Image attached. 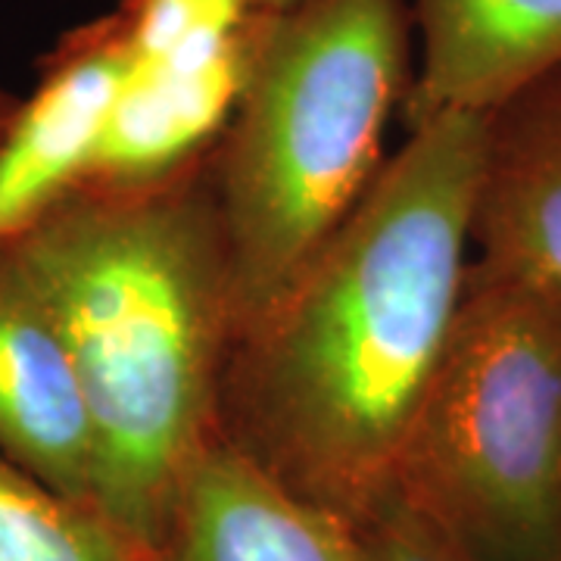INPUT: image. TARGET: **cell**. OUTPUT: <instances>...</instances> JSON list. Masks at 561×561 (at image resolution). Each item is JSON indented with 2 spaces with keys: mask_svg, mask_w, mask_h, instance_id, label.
Masks as SVG:
<instances>
[{
  "mask_svg": "<svg viewBox=\"0 0 561 561\" xmlns=\"http://www.w3.org/2000/svg\"><path fill=\"white\" fill-rule=\"evenodd\" d=\"M486 122L412 125L334 241L231 350L221 437L356 527L393 486L461 306Z\"/></svg>",
  "mask_w": 561,
  "mask_h": 561,
  "instance_id": "6da1fadb",
  "label": "cell"
},
{
  "mask_svg": "<svg viewBox=\"0 0 561 561\" xmlns=\"http://www.w3.org/2000/svg\"><path fill=\"white\" fill-rule=\"evenodd\" d=\"M209 153L162 179L84 181L10 241L79 371L91 500L150 559L187 471L221 434L238 341Z\"/></svg>",
  "mask_w": 561,
  "mask_h": 561,
  "instance_id": "7a4b0ae2",
  "label": "cell"
},
{
  "mask_svg": "<svg viewBox=\"0 0 561 561\" xmlns=\"http://www.w3.org/2000/svg\"><path fill=\"white\" fill-rule=\"evenodd\" d=\"M409 22L405 0H297L262 25L209 153L238 341L278 309L381 175L387 125L412 88Z\"/></svg>",
  "mask_w": 561,
  "mask_h": 561,
  "instance_id": "3957f363",
  "label": "cell"
},
{
  "mask_svg": "<svg viewBox=\"0 0 561 561\" xmlns=\"http://www.w3.org/2000/svg\"><path fill=\"white\" fill-rule=\"evenodd\" d=\"M387 496L483 561H561V300L468 265Z\"/></svg>",
  "mask_w": 561,
  "mask_h": 561,
  "instance_id": "277c9868",
  "label": "cell"
},
{
  "mask_svg": "<svg viewBox=\"0 0 561 561\" xmlns=\"http://www.w3.org/2000/svg\"><path fill=\"white\" fill-rule=\"evenodd\" d=\"M131 66L116 13L69 32L44 57L32 98H20L0 135V243L91 179Z\"/></svg>",
  "mask_w": 561,
  "mask_h": 561,
  "instance_id": "5b68a950",
  "label": "cell"
},
{
  "mask_svg": "<svg viewBox=\"0 0 561 561\" xmlns=\"http://www.w3.org/2000/svg\"><path fill=\"white\" fill-rule=\"evenodd\" d=\"M0 456L94 505V427L79 371L13 243H0Z\"/></svg>",
  "mask_w": 561,
  "mask_h": 561,
  "instance_id": "8992f818",
  "label": "cell"
},
{
  "mask_svg": "<svg viewBox=\"0 0 561 561\" xmlns=\"http://www.w3.org/2000/svg\"><path fill=\"white\" fill-rule=\"evenodd\" d=\"M153 561H375L359 527L216 437L181 483Z\"/></svg>",
  "mask_w": 561,
  "mask_h": 561,
  "instance_id": "52a82bcc",
  "label": "cell"
},
{
  "mask_svg": "<svg viewBox=\"0 0 561 561\" xmlns=\"http://www.w3.org/2000/svg\"><path fill=\"white\" fill-rule=\"evenodd\" d=\"M471 265L561 300V72L486 122Z\"/></svg>",
  "mask_w": 561,
  "mask_h": 561,
  "instance_id": "ba28073f",
  "label": "cell"
},
{
  "mask_svg": "<svg viewBox=\"0 0 561 561\" xmlns=\"http://www.w3.org/2000/svg\"><path fill=\"white\" fill-rule=\"evenodd\" d=\"M421 62L402 103L405 125L493 116L561 72V0H415Z\"/></svg>",
  "mask_w": 561,
  "mask_h": 561,
  "instance_id": "9c48e42d",
  "label": "cell"
},
{
  "mask_svg": "<svg viewBox=\"0 0 561 561\" xmlns=\"http://www.w3.org/2000/svg\"><path fill=\"white\" fill-rule=\"evenodd\" d=\"M0 561H153L91 502L0 456Z\"/></svg>",
  "mask_w": 561,
  "mask_h": 561,
  "instance_id": "30bf717a",
  "label": "cell"
},
{
  "mask_svg": "<svg viewBox=\"0 0 561 561\" xmlns=\"http://www.w3.org/2000/svg\"><path fill=\"white\" fill-rule=\"evenodd\" d=\"M359 534L375 561H483L397 496H383L359 522Z\"/></svg>",
  "mask_w": 561,
  "mask_h": 561,
  "instance_id": "8fae6325",
  "label": "cell"
},
{
  "mask_svg": "<svg viewBox=\"0 0 561 561\" xmlns=\"http://www.w3.org/2000/svg\"><path fill=\"white\" fill-rule=\"evenodd\" d=\"M16 103H20V98H16L13 91H7V88L0 84V135H3L7 122L13 119V113H16Z\"/></svg>",
  "mask_w": 561,
  "mask_h": 561,
  "instance_id": "7c38bea8",
  "label": "cell"
},
{
  "mask_svg": "<svg viewBox=\"0 0 561 561\" xmlns=\"http://www.w3.org/2000/svg\"><path fill=\"white\" fill-rule=\"evenodd\" d=\"M250 10H260V13H280L287 7H294L297 0H243Z\"/></svg>",
  "mask_w": 561,
  "mask_h": 561,
  "instance_id": "4fadbf2b",
  "label": "cell"
}]
</instances>
